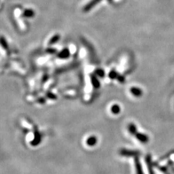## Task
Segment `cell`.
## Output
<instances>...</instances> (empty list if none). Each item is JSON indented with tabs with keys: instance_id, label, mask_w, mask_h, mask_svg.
Wrapping results in <instances>:
<instances>
[{
	"instance_id": "5b68a950",
	"label": "cell",
	"mask_w": 174,
	"mask_h": 174,
	"mask_svg": "<svg viewBox=\"0 0 174 174\" xmlns=\"http://www.w3.org/2000/svg\"><path fill=\"white\" fill-rule=\"evenodd\" d=\"M136 136L139 141L142 142H144V143L148 141V137L146 135L141 133H137L136 134Z\"/></svg>"
},
{
	"instance_id": "e0dca14e",
	"label": "cell",
	"mask_w": 174,
	"mask_h": 174,
	"mask_svg": "<svg viewBox=\"0 0 174 174\" xmlns=\"http://www.w3.org/2000/svg\"><path fill=\"white\" fill-rule=\"evenodd\" d=\"M38 101V102H40V103H44L45 102V98L41 97V98H39Z\"/></svg>"
},
{
	"instance_id": "30bf717a",
	"label": "cell",
	"mask_w": 174,
	"mask_h": 174,
	"mask_svg": "<svg viewBox=\"0 0 174 174\" xmlns=\"http://www.w3.org/2000/svg\"><path fill=\"white\" fill-rule=\"evenodd\" d=\"M119 75V74H118V72H117L116 71H112L110 72V73H109L108 76L111 79H115L118 78Z\"/></svg>"
},
{
	"instance_id": "277c9868",
	"label": "cell",
	"mask_w": 174,
	"mask_h": 174,
	"mask_svg": "<svg viewBox=\"0 0 174 174\" xmlns=\"http://www.w3.org/2000/svg\"><path fill=\"white\" fill-rule=\"evenodd\" d=\"M130 92L132 93V95H134L137 97H141L142 95V91L141 88L137 87H132L130 88Z\"/></svg>"
},
{
	"instance_id": "6da1fadb",
	"label": "cell",
	"mask_w": 174,
	"mask_h": 174,
	"mask_svg": "<svg viewBox=\"0 0 174 174\" xmlns=\"http://www.w3.org/2000/svg\"><path fill=\"white\" fill-rule=\"evenodd\" d=\"M101 1V0H91L89 3H88L87 4L85 5L83 9V10L85 12H88V11H90L91 9H93L95 5L99 3Z\"/></svg>"
},
{
	"instance_id": "7c38bea8",
	"label": "cell",
	"mask_w": 174,
	"mask_h": 174,
	"mask_svg": "<svg viewBox=\"0 0 174 174\" xmlns=\"http://www.w3.org/2000/svg\"><path fill=\"white\" fill-rule=\"evenodd\" d=\"M95 74L97 75V76H99V77H103L105 76V72H104V71H103L102 69H97V70H95Z\"/></svg>"
},
{
	"instance_id": "9c48e42d",
	"label": "cell",
	"mask_w": 174,
	"mask_h": 174,
	"mask_svg": "<svg viewBox=\"0 0 174 174\" xmlns=\"http://www.w3.org/2000/svg\"><path fill=\"white\" fill-rule=\"evenodd\" d=\"M128 130H129L130 132V134H133V135L137 134V128H136V125H135V124H132V123L129 124V126H128Z\"/></svg>"
},
{
	"instance_id": "ac0fdd59",
	"label": "cell",
	"mask_w": 174,
	"mask_h": 174,
	"mask_svg": "<svg viewBox=\"0 0 174 174\" xmlns=\"http://www.w3.org/2000/svg\"><path fill=\"white\" fill-rule=\"evenodd\" d=\"M108 1L109 2H110V3H111L112 1V0H108Z\"/></svg>"
},
{
	"instance_id": "3957f363",
	"label": "cell",
	"mask_w": 174,
	"mask_h": 174,
	"mask_svg": "<svg viewBox=\"0 0 174 174\" xmlns=\"http://www.w3.org/2000/svg\"><path fill=\"white\" fill-rule=\"evenodd\" d=\"M35 15V12L32 9H28L24 10V12H23L21 16L23 17H27V18H30L33 17Z\"/></svg>"
},
{
	"instance_id": "7a4b0ae2",
	"label": "cell",
	"mask_w": 174,
	"mask_h": 174,
	"mask_svg": "<svg viewBox=\"0 0 174 174\" xmlns=\"http://www.w3.org/2000/svg\"><path fill=\"white\" fill-rule=\"evenodd\" d=\"M70 55H71V52H70L69 49L65 48L59 52L57 54V56H58L59 59H68L70 57Z\"/></svg>"
},
{
	"instance_id": "8fae6325",
	"label": "cell",
	"mask_w": 174,
	"mask_h": 174,
	"mask_svg": "<svg viewBox=\"0 0 174 174\" xmlns=\"http://www.w3.org/2000/svg\"><path fill=\"white\" fill-rule=\"evenodd\" d=\"M96 142H97V139H96L95 137H93V136L89 137V138L87 139V144L88 145H90V146L91 145H94L96 143Z\"/></svg>"
},
{
	"instance_id": "ba28073f",
	"label": "cell",
	"mask_w": 174,
	"mask_h": 174,
	"mask_svg": "<svg viewBox=\"0 0 174 174\" xmlns=\"http://www.w3.org/2000/svg\"><path fill=\"white\" fill-rule=\"evenodd\" d=\"M121 111V108L118 105H114L111 107V112L114 114H118Z\"/></svg>"
},
{
	"instance_id": "5bb4252c",
	"label": "cell",
	"mask_w": 174,
	"mask_h": 174,
	"mask_svg": "<svg viewBox=\"0 0 174 174\" xmlns=\"http://www.w3.org/2000/svg\"><path fill=\"white\" fill-rule=\"evenodd\" d=\"M46 52H47L48 54H56L57 52V50H56L55 48H50L49 47L47 49H46Z\"/></svg>"
},
{
	"instance_id": "9a60e30c",
	"label": "cell",
	"mask_w": 174,
	"mask_h": 174,
	"mask_svg": "<svg viewBox=\"0 0 174 174\" xmlns=\"http://www.w3.org/2000/svg\"><path fill=\"white\" fill-rule=\"evenodd\" d=\"M118 80L121 83H124L125 81V77H124L123 76H121V75H119V76L118 77Z\"/></svg>"
},
{
	"instance_id": "52a82bcc",
	"label": "cell",
	"mask_w": 174,
	"mask_h": 174,
	"mask_svg": "<svg viewBox=\"0 0 174 174\" xmlns=\"http://www.w3.org/2000/svg\"><path fill=\"white\" fill-rule=\"evenodd\" d=\"M60 36L59 34H56L54 36H52V38H50V40L48 41V45L49 46H52L55 45V44L58 42L59 40H60Z\"/></svg>"
},
{
	"instance_id": "2e32d148",
	"label": "cell",
	"mask_w": 174,
	"mask_h": 174,
	"mask_svg": "<svg viewBox=\"0 0 174 174\" xmlns=\"http://www.w3.org/2000/svg\"><path fill=\"white\" fill-rule=\"evenodd\" d=\"M47 97L50 99H56V95H55L52 93H47Z\"/></svg>"
},
{
	"instance_id": "4fadbf2b",
	"label": "cell",
	"mask_w": 174,
	"mask_h": 174,
	"mask_svg": "<svg viewBox=\"0 0 174 174\" xmlns=\"http://www.w3.org/2000/svg\"><path fill=\"white\" fill-rule=\"evenodd\" d=\"M1 43L3 47L5 49H7L8 48V44L7 43L6 40H5L3 37H1Z\"/></svg>"
},
{
	"instance_id": "8992f818",
	"label": "cell",
	"mask_w": 174,
	"mask_h": 174,
	"mask_svg": "<svg viewBox=\"0 0 174 174\" xmlns=\"http://www.w3.org/2000/svg\"><path fill=\"white\" fill-rule=\"evenodd\" d=\"M91 81H92L93 87L95 88H98L100 87V82L94 75H93V76L92 75V76H91Z\"/></svg>"
}]
</instances>
